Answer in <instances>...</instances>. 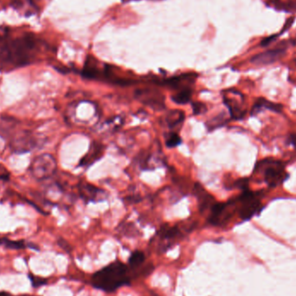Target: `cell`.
I'll use <instances>...</instances> for the list:
<instances>
[{
    "label": "cell",
    "instance_id": "17",
    "mask_svg": "<svg viewBox=\"0 0 296 296\" xmlns=\"http://www.w3.org/2000/svg\"><path fill=\"white\" fill-rule=\"evenodd\" d=\"M186 120V113L183 111L171 110L166 114V125L168 127L169 129H171V132H176L180 130L184 122Z\"/></svg>",
    "mask_w": 296,
    "mask_h": 296
},
{
    "label": "cell",
    "instance_id": "26",
    "mask_svg": "<svg viewBox=\"0 0 296 296\" xmlns=\"http://www.w3.org/2000/svg\"><path fill=\"white\" fill-rule=\"evenodd\" d=\"M233 188L239 189L243 192L249 190V180L248 179H239L233 184Z\"/></svg>",
    "mask_w": 296,
    "mask_h": 296
},
{
    "label": "cell",
    "instance_id": "27",
    "mask_svg": "<svg viewBox=\"0 0 296 296\" xmlns=\"http://www.w3.org/2000/svg\"><path fill=\"white\" fill-rule=\"evenodd\" d=\"M29 279L32 281V286L35 287H41V286H44V285L46 284L47 280L46 279L41 278V277H38V276H29Z\"/></svg>",
    "mask_w": 296,
    "mask_h": 296
},
{
    "label": "cell",
    "instance_id": "21",
    "mask_svg": "<svg viewBox=\"0 0 296 296\" xmlns=\"http://www.w3.org/2000/svg\"><path fill=\"white\" fill-rule=\"evenodd\" d=\"M145 254L142 251L136 250L134 253H132L128 260V264L132 270H135L142 265L143 262L145 261Z\"/></svg>",
    "mask_w": 296,
    "mask_h": 296
},
{
    "label": "cell",
    "instance_id": "4",
    "mask_svg": "<svg viewBox=\"0 0 296 296\" xmlns=\"http://www.w3.org/2000/svg\"><path fill=\"white\" fill-rule=\"evenodd\" d=\"M235 203L238 207L239 216L244 221L250 220L262 210L258 192H253L250 190L242 192V194L235 198Z\"/></svg>",
    "mask_w": 296,
    "mask_h": 296
},
{
    "label": "cell",
    "instance_id": "30",
    "mask_svg": "<svg viewBox=\"0 0 296 296\" xmlns=\"http://www.w3.org/2000/svg\"><path fill=\"white\" fill-rule=\"evenodd\" d=\"M294 149H295V150H296V146H295V147H294Z\"/></svg>",
    "mask_w": 296,
    "mask_h": 296
},
{
    "label": "cell",
    "instance_id": "23",
    "mask_svg": "<svg viewBox=\"0 0 296 296\" xmlns=\"http://www.w3.org/2000/svg\"><path fill=\"white\" fill-rule=\"evenodd\" d=\"M182 143L181 137L177 134V132H171L167 134L166 137V145L168 148H174Z\"/></svg>",
    "mask_w": 296,
    "mask_h": 296
},
{
    "label": "cell",
    "instance_id": "10",
    "mask_svg": "<svg viewBox=\"0 0 296 296\" xmlns=\"http://www.w3.org/2000/svg\"><path fill=\"white\" fill-rule=\"evenodd\" d=\"M79 194L86 202H100L108 197V193L104 190L98 188L90 183H81L79 185Z\"/></svg>",
    "mask_w": 296,
    "mask_h": 296
},
{
    "label": "cell",
    "instance_id": "15",
    "mask_svg": "<svg viewBox=\"0 0 296 296\" xmlns=\"http://www.w3.org/2000/svg\"><path fill=\"white\" fill-rule=\"evenodd\" d=\"M81 76L88 80H101L102 77V68H99L98 62L91 56H88L85 63L83 70L81 71Z\"/></svg>",
    "mask_w": 296,
    "mask_h": 296
},
{
    "label": "cell",
    "instance_id": "29",
    "mask_svg": "<svg viewBox=\"0 0 296 296\" xmlns=\"http://www.w3.org/2000/svg\"><path fill=\"white\" fill-rule=\"evenodd\" d=\"M0 296H10V294L6 292H0Z\"/></svg>",
    "mask_w": 296,
    "mask_h": 296
},
{
    "label": "cell",
    "instance_id": "6",
    "mask_svg": "<svg viewBox=\"0 0 296 296\" xmlns=\"http://www.w3.org/2000/svg\"><path fill=\"white\" fill-rule=\"evenodd\" d=\"M235 207V199L227 203H214L211 208V214L208 218L210 224L214 226H220L226 224L232 217Z\"/></svg>",
    "mask_w": 296,
    "mask_h": 296
},
{
    "label": "cell",
    "instance_id": "8",
    "mask_svg": "<svg viewBox=\"0 0 296 296\" xmlns=\"http://www.w3.org/2000/svg\"><path fill=\"white\" fill-rule=\"evenodd\" d=\"M134 96L143 104L147 105L148 107L155 110H161L165 108V96L158 90L139 88L135 90Z\"/></svg>",
    "mask_w": 296,
    "mask_h": 296
},
{
    "label": "cell",
    "instance_id": "28",
    "mask_svg": "<svg viewBox=\"0 0 296 296\" xmlns=\"http://www.w3.org/2000/svg\"><path fill=\"white\" fill-rule=\"evenodd\" d=\"M59 246L61 247L63 250L67 251V252H70L71 251V247H70V244H68L67 242L64 240V239H59L58 240Z\"/></svg>",
    "mask_w": 296,
    "mask_h": 296
},
{
    "label": "cell",
    "instance_id": "24",
    "mask_svg": "<svg viewBox=\"0 0 296 296\" xmlns=\"http://www.w3.org/2000/svg\"><path fill=\"white\" fill-rule=\"evenodd\" d=\"M2 244L6 248L12 250H22L25 247V244L23 241H11L7 238H0V245Z\"/></svg>",
    "mask_w": 296,
    "mask_h": 296
},
{
    "label": "cell",
    "instance_id": "14",
    "mask_svg": "<svg viewBox=\"0 0 296 296\" xmlns=\"http://www.w3.org/2000/svg\"><path fill=\"white\" fill-rule=\"evenodd\" d=\"M195 195L197 197L198 207L201 212H204L207 209H211L212 205L216 203L215 198L206 192V190L201 186L200 184L195 185Z\"/></svg>",
    "mask_w": 296,
    "mask_h": 296
},
{
    "label": "cell",
    "instance_id": "7",
    "mask_svg": "<svg viewBox=\"0 0 296 296\" xmlns=\"http://www.w3.org/2000/svg\"><path fill=\"white\" fill-rule=\"evenodd\" d=\"M223 100L233 120H241L245 116L246 110L244 108L243 94L235 90H229L223 93Z\"/></svg>",
    "mask_w": 296,
    "mask_h": 296
},
{
    "label": "cell",
    "instance_id": "13",
    "mask_svg": "<svg viewBox=\"0 0 296 296\" xmlns=\"http://www.w3.org/2000/svg\"><path fill=\"white\" fill-rule=\"evenodd\" d=\"M36 140L32 134L24 132L18 137H16L12 142V147L16 153H25L35 147Z\"/></svg>",
    "mask_w": 296,
    "mask_h": 296
},
{
    "label": "cell",
    "instance_id": "3",
    "mask_svg": "<svg viewBox=\"0 0 296 296\" xmlns=\"http://www.w3.org/2000/svg\"><path fill=\"white\" fill-rule=\"evenodd\" d=\"M254 171L261 172L263 174V180L270 188L281 186L289 177V175L285 170L283 162L271 158L256 163Z\"/></svg>",
    "mask_w": 296,
    "mask_h": 296
},
{
    "label": "cell",
    "instance_id": "25",
    "mask_svg": "<svg viewBox=\"0 0 296 296\" xmlns=\"http://www.w3.org/2000/svg\"><path fill=\"white\" fill-rule=\"evenodd\" d=\"M192 107L195 115H200V114H203L207 112L206 105L203 102H192Z\"/></svg>",
    "mask_w": 296,
    "mask_h": 296
},
{
    "label": "cell",
    "instance_id": "22",
    "mask_svg": "<svg viewBox=\"0 0 296 296\" xmlns=\"http://www.w3.org/2000/svg\"><path fill=\"white\" fill-rule=\"evenodd\" d=\"M228 122L224 113H220L218 116L214 117L210 121L209 123H206V127L210 131L214 130L216 128H220Z\"/></svg>",
    "mask_w": 296,
    "mask_h": 296
},
{
    "label": "cell",
    "instance_id": "9",
    "mask_svg": "<svg viewBox=\"0 0 296 296\" xmlns=\"http://www.w3.org/2000/svg\"><path fill=\"white\" fill-rule=\"evenodd\" d=\"M197 74L195 73H186L180 76H172L166 79L161 82V84L166 85L171 90H181L186 88H192V85L194 84Z\"/></svg>",
    "mask_w": 296,
    "mask_h": 296
},
{
    "label": "cell",
    "instance_id": "16",
    "mask_svg": "<svg viewBox=\"0 0 296 296\" xmlns=\"http://www.w3.org/2000/svg\"><path fill=\"white\" fill-rule=\"evenodd\" d=\"M264 109L272 111L275 113H282L283 106L282 104H279V103H275V102L268 101L265 98H258L255 102V104L253 105L250 113H251V115H255Z\"/></svg>",
    "mask_w": 296,
    "mask_h": 296
},
{
    "label": "cell",
    "instance_id": "5",
    "mask_svg": "<svg viewBox=\"0 0 296 296\" xmlns=\"http://www.w3.org/2000/svg\"><path fill=\"white\" fill-rule=\"evenodd\" d=\"M56 168L57 164L55 158L50 154H44L37 156L32 160L29 171L36 180L42 181L52 177L55 174Z\"/></svg>",
    "mask_w": 296,
    "mask_h": 296
},
{
    "label": "cell",
    "instance_id": "19",
    "mask_svg": "<svg viewBox=\"0 0 296 296\" xmlns=\"http://www.w3.org/2000/svg\"><path fill=\"white\" fill-rule=\"evenodd\" d=\"M192 88L177 90L171 96V101L176 104L186 105L192 101Z\"/></svg>",
    "mask_w": 296,
    "mask_h": 296
},
{
    "label": "cell",
    "instance_id": "12",
    "mask_svg": "<svg viewBox=\"0 0 296 296\" xmlns=\"http://www.w3.org/2000/svg\"><path fill=\"white\" fill-rule=\"evenodd\" d=\"M105 152V146L102 143L93 141L90 145V149L85 156L81 158L79 166L81 167H90L94 163L100 160L103 156Z\"/></svg>",
    "mask_w": 296,
    "mask_h": 296
},
{
    "label": "cell",
    "instance_id": "11",
    "mask_svg": "<svg viewBox=\"0 0 296 296\" xmlns=\"http://www.w3.org/2000/svg\"><path fill=\"white\" fill-rule=\"evenodd\" d=\"M286 54V48L270 49L253 56L251 63L256 65H269L279 61Z\"/></svg>",
    "mask_w": 296,
    "mask_h": 296
},
{
    "label": "cell",
    "instance_id": "20",
    "mask_svg": "<svg viewBox=\"0 0 296 296\" xmlns=\"http://www.w3.org/2000/svg\"><path fill=\"white\" fill-rule=\"evenodd\" d=\"M12 7L19 12L24 11L26 15L33 14L35 12V3L33 0H12Z\"/></svg>",
    "mask_w": 296,
    "mask_h": 296
},
{
    "label": "cell",
    "instance_id": "18",
    "mask_svg": "<svg viewBox=\"0 0 296 296\" xmlns=\"http://www.w3.org/2000/svg\"><path fill=\"white\" fill-rule=\"evenodd\" d=\"M157 235L163 241L170 243L181 235V230L177 226H169L168 224H166L160 228Z\"/></svg>",
    "mask_w": 296,
    "mask_h": 296
},
{
    "label": "cell",
    "instance_id": "2",
    "mask_svg": "<svg viewBox=\"0 0 296 296\" xmlns=\"http://www.w3.org/2000/svg\"><path fill=\"white\" fill-rule=\"evenodd\" d=\"M37 41L32 35H25L5 44L0 49V60L20 66L29 63Z\"/></svg>",
    "mask_w": 296,
    "mask_h": 296
},
{
    "label": "cell",
    "instance_id": "1",
    "mask_svg": "<svg viewBox=\"0 0 296 296\" xmlns=\"http://www.w3.org/2000/svg\"><path fill=\"white\" fill-rule=\"evenodd\" d=\"M91 283L95 288L112 293L130 283L128 268L122 261H115L94 274Z\"/></svg>",
    "mask_w": 296,
    "mask_h": 296
}]
</instances>
